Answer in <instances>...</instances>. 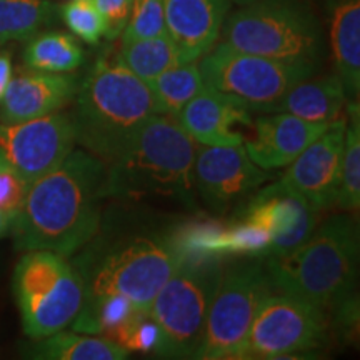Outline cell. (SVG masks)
<instances>
[{"label":"cell","mask_w":360,"mask_h":360,"mask_svg":"<svg viewBox=\"0 0 360 360\" xmlns=\"http://www.w3.org/2000/svg\"><path fill=\"white\" fill-rule=\"evenodd\" d=\"M146 84L154 97L155 114L170 117L177 115L205 85L197 62L172 67Z\"/></svg>","instance_id":"obj_25"},{"label":"cell","mask_w":360,"mask_h":360,"mask_svg":"<svg viewBox=\"0 0 360 360\" xmlns=\"http://www.w3.org/2000/svg\"><path fill=\"white\" fill-rule=\"evenodd\" d=\"M274 290L332 312L355 295L359 229L349 214L327 219L302 245L265 262Z\"/></svg>","instance_id":"obj_2"},{"label":"cell","mask_w":360,"mask_h":360,"mask_svg":"<svg viewBox=\"0 0 360 360\" xmlns=\"http://www.w3.org/2000/svg\"><path fill=\"white\" fill-rule=\"evenodd\" d=\"M32 357L45 360H124L129 352L105 337L58 330L37 340Z\"/></svg>","instance_id":"obj_22"},{"label":"cell","mask_w":360,"mask_h":360,"mask_svg":"<svg viewBox=\"0 0 360 360\" xmlns=\"http://www.w3.org/2000/svg\"><path fill=\"white\" fill-rule=\"evenodd\" d=\"M270 292L265 264L242 262L220 274L195 359H244L252 322Z\"/></svg>","instance_id":"obj_9"},{"label":"cell","mask_w":360,"mask_h":360,"mask_svg":"<svg viewBox=\"0 0 360 360\" xmlns=\"http://www.w3.org/2000/svg\"><path fill=\"white\" fill-rule=\"evenodd\" d=\"M12 287L22 327L34 340L72 326L85 299L84 277L52 250H27L13 270Z\"/></svg>","instance_id":"obj_6"},{"label":"cell","mask_w":360,"mask_h":360,"mask_svg":"<svg viewBox=\"0 0 360 360\" xmlns=\"http://www.w3.org/2000/svg\"><path fill=\"white\" fill-rule=\"evenodd\" d=\"M220 274V260H182L164 283L148 310L160 330V357L195 359Z\"/></svg>","instance_id":"obj_7"},{"label":"cell","mask_w":360,"mask_h":360,"mask_svg":"<svg viewBox=\"0 0 360 360\" xmlns=\"http://www.w3.org/2000/svg\"><path fill=\"white\" fill-rule=\"evenodd\" d=\"M77 89L79 80L70 74L22 72L12 77L0 101V122H25L58 112L69 105Z\"/></svg>","instance_id":"obj_18"},{"label":"cell","mask_w":360,"mask_h":360,"mask_svg":"<svg viewBox=\"0 0 360 360\" xmlns=\"http://www.w3.org/2000/svg\"><path fill=\"white\" fill-rule=\"evenodd\" d=\"M167 32L162 0H132L129 22L125 25L122 42L148 39Z\"/></svg>","instance_id":"obj_29"},{"label":"cell","mask_w":360,"mask_h":360,"mask_svg":"<svg viewBox=\"0 0 360 360\" xmlns=\"http://www.w3.org/2000/svg\"><path fill=\"white\" fill-rule=\"evenodd\" d=\"M195 146L170 115L155 114L132 135L110 162L102 197L141 199L146 195L191 200Z\"/></svg>","instance_id":"obj_3"},{"label":"cell","mask_w":360,"mask_h":360,"mask_svg":"<svg viewBox=\"0 0 360 360\" xmlns=\"http://www.w3.org/2000/svg\"><path fill=\"white\" fill-rule=\"evenodd\" d=\"M107 164L85 150L35 180L11 232L20 250H52L69 257L87 245L101 225L98 202Z\"/></svg>","instance_id":"obj_1"},{"label":"cell","mask_w":360,"mask_h":360,"mask_svg":"<svg viewBox=\"0 0 360 360\" xmlns=\"http://www.w3.org/2000/svg\"><path fill=\"white\" fill-rule=\"evenodd\" d=\"M27 191V182L0 150V212L6 214L12 222L24 205Z\"/></svg>","instance_id":"obj_31"},{"label":"cell","mask_w":360,"mask_h":360,"mask_svg":"<svg viewBox=\"0 0 360 360\" xmlns=\"http://www.w3.org/2000/svg\"><path fill=\"white\" fill-rule=\"evenodd\" d=\"M347 119L339 117L292 164L278 182L300 193L317 212L335 204Z\"/></svg>","instance_id":"obj_14"},{"label":"cell","mask_w":360,"mask_h":360,"mask_svg":"<svg viewBox=\"0 0 360 360\" xmlns=\"http://www.w3.org/2000/svg\"><path fill=\"white\" fill-rule=\"evenodd\" d=\"M105 20V39L120 37L129 22L132 0H94Z\"/></svg>","instance_id":"obj_32"},{"label":"cell","mask_w":360,"mask_h":360,"mask_svg":"<svg viewBox=\"0 0 360 360\" xmlns=\"http://www.w3.org/2000/svg\"><path fill=\"white\" fill-rule=\"evenodd\" d=\"M317 214L300 193L277 182L247 204L242 219L264 227L272 240L267 257H281L307 240L317 225Z\"/></svg>","instance_id":"obj_15"},{"label":"cell","mask_w":360,"mask_h":360,"mask_svg":"<svg viewBox=\"0 0 360 360\" xmlns=\"http://www.w3.org/2000/svg\"><path fill=\"white\" fill-rule=\"evenodd\" d=\"M265 180L269 174L250 160L244 146H204L193 160V184L215 212L227 210Z\"/></svg>","instance_id":"obj_13"},{"label":"cell","mask_w":360,"mask_h":360,"mask_svg":"<svg viewBox=\"0 0 360 360\" xmlns=\"http://www.w3.org/2000/svg\"><path fill=\"white\" fill-rule=\"evenodd\" d=\"M327 127V122H309L283 112H265L250 124L244 148L260 169L287 167Z\"/></svg>","instance_id":"obj_17"},{"label":"cell","mask_w":360,"mask_h":360,"mask_svg":"<svg viewBox=\"0 0 360 360\" xmlns=\"http://www.w3.org/2000/svg\"><path fill=\"white\" fill-rule=\"evenodd\" d=\"M162 6L165 29L184 64L197 62L217 44L231 12L227 0H162Z\"/></svg>","instance_id":"obj_19"},{"label":"cell","mask_w":360,"mask_h":360,"mask_svg":"<svg viewBox=\"0 0 360 360\" xmlns=\"http://www.w3.org/2000/svg\"><path fill=\"white\" fill-rule=\"evenodd\" d=\"M182 262L169 240L139 237L103 255L85 281V297L124 295L142 312L150 310L155 295Z\"/></svg>","instance_id":"obj_10"},{"label":"cell","mask_w":360,"mask_h":360,"mask_svg":"<svg viewBox=\"0 0 360 360\" xmlns=\"http://www.w3.org/2000/svg\"><path fill=\"white\" fill-rule=\"evenodd\" d=\"M222 42L242 52L317 65L322 29L305 0H254L225 17Z\"/></svg>","instance_id":"obj_5"},{"label":"cell","mask_w":360,"mask_h":360,"mask_svg":"<svg viewBox=\"0 0 360 360\" xmlns=\"http://www.w3.org/2000/svg\"><path fill=\"white\" fill-rule=\"evenodd\" d=\"M75 97L77 142L105 164L155 115L154 97L147 84L117 57L98 58Z\"/></svg>","instance_id":"obj_4"},{"label":"cell","mask_w":360,"mask_h":360,"mask_svg":"<svg viewBox=\"0 0 360 360\" xmlns=\"http://www.w3.org/2000/svg\"><path fill=\"white\" fill-rule=\"evenodd\" d=\"M117 58L143 82L157 77L172 67L184 64L177 45L167 32L155 35V37L120 42Z\"/></svg>","instance_id":"obj_24"},{"label":"cell","mask_w":360,"mask_h":360,"mask_svg":"<svg viewBox=\"0 0 360 360\" xmlns=\"http://www.w3.org/2000/svg\"><path fill=\"white\" fill-rule=\"evenodd\" d=\"M58 15L75 37L89 45H98L105 37V20L94 0H64Z\"/></svg>","instance_id":"obj_28"},{"label":"cell","mask_w":360,"mask_h":360,"mask_svg":"<svg viewBox=\"0 0 360 360\" xmlns=\"http://www.w3.org/2000/svg\"><path fill=\"white\" fill-rule=\"evenodd\" d=\"M330 49L335 74L349 101L360 92V0H328Z\"/></svg>","instance_id":"obj_20"},{"label":"cell","mask_w":360,"mask_h":360,"mask_svg":"<svg viewBox=\"0 0 360 360\" xmlns=\"http://www.w3.org/2000/svg\"><path fill=\"white\" fill-rule=\"evenodd\" d=\"M11 227H12V220L8 219L6 214L0 212V237H4L7 232H11Z\"/></svg>","instance_id":"obj_34"},{"label":"cell","mask_w":360,"mask_h":360,"mask_svg":"<svg viewBox=\"0 0 360 360\" xmlns=\"http://www.w3.org/2000/svg\"><path fill=\"white\" fill-rule=\"evenodd\" d=\"M328 339L326 310L274 290L265 297L252 322L244 359H287L312 352Z\"/></svg>","instance_id":"obj_11"},{"label":"cell","mask_w":360,"mask_h":360,"mask_svg":"<svg viewBox=\"0 0 360 360\" xmlns=\"http://www.w3.org/2000/svg\"><path fill=\"white\" fill-rule=\"evenodd\" d=\"M114 342L127 350L129 354H159L162 337L159 327L150 317V314H142L130 326L125 327Z\"/></svg>","instance_id":"obj_30"},{"label":"cell","mask_w":360,"mask_h":360,"mask_svg":"<svg viewBox=\"0 0 360 360\" xmlns=\"http://www.w3.org/2000/svg\"><path fill=\"white\" fill-rule=\"evenodd\" d=\"M75 142L74 119L65 114L53 112L25 122H0V150L29 187L57 169L74 150Z\"/></svg>","instance_id":"obj_12"},{"label":"cell","mask_w":360,"mask_h":360,"mask_svg":"<svg viewBox=\"0 0 360 360\" xmlns=\"http://www.w3.org/2000/svg\"><path fill=\"white\" fill-rule=\"evenodd\" d=\"M204 84L227 94L250 112H274L281 98L300 80L312 77L315 65L285 62L215 44L199 58Z\"/></svg>","instance_id":"obj_8"},{"label":"cell","mask_w":360,"mask_h":360,"mask_svg":"<svg viewBox=\"0 0 360 360\" xmlns=\"http://www.w3.org/2000/svg\"><path fill=\"white\" fill-rule=\"evenodd\" d=\"M227 2L231 7H242V6H247V4L254 2V0H227Z\"/></svg>","instance_id":"obj_35"},{"label":"cell","mask_w":360,"mask_h":360,"mask_svg":"<svg viewBox=\"0 0 360 360\" xmlns=\"http://www.w3.org/2000/svg\"><path fill=\"white\" fill-rule=\"evenodd\" d=\"M350 124L345 125L344 150H342L340 180L335 205L344 212L359 210L360 205V115L359 102L347 105Z\"/></svg>","instance_id":"obj_27"},{"label":"cell","mask_w":360,"mask_h":360,"mask_svg":"<svg viewBox=\"0 0 360 360\" xmlns=\"http://www.w3.org/2000/svg\"><path fill=\"white\" fill-rule=\"evenodd\" d=\"M84 49L72 34L39 32L27 40L24 62L29 69L51 74H70L84 64Z\"/></svg>","instance_id":"obj_23"},{"label":"cell","mask_w":360,"mask_h":360,"mask_svg":"<svg viewBox=\"0 0 360 360\" xmlns=\"http://www.w3.org/2000/svg\"><path fill=\"white\" fill-rule=\"evenodd\" d=\"M344 84L337 74L317 79H304L297 82L281 98L274 112H283L309 120V122H334L342 117L347 102Z\"/></svg>","instance_id":"obj_21"},{"label":"cell","mask_w":360,"mask_h":360,"mask_svg":"<svg viewBox=\"0 0 360 360\" xmlns=\"http://www.w3.org/2000/svg\"><path fill=\"white\" fill-rule=\"evenodd\" d=\"M174 119L192 141L202 146L232 147L244 143L245 135L240 127H250L252 112L205 84Z\"/></svg>","instance_id":"obj_16"},{"label":"cell","mask_w":360,"mask_h":360,"mask_svg":"<svg viewBox=\"0 0 360 360\" xmlns=\"http://www.w3.org/2000/svg\"><path fill=\"white\" fill-rule=\"evenodd\" d=\"M12 80V57L11 52L0 51V101L6 96V90Z\"/></svg>","instance_id":"obj_33"},{"label":"cell","mask_w":360,"mask_h":360,"mask_svg":"<svg viewBox=\"0 0 360 360\" xmlns=\"http://www.w3.org/2000/svg\"><path fill=\"white\" fill-rule=\"evenodd\" d=\"M57 13L52 0H0V47L32 39L56 20Z\"/></svg>","instance_id":"obj_26"}]
</instances>
